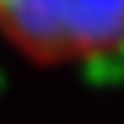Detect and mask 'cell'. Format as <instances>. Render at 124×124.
Instances as JSON below:
<instances>
[{
	"label": "cell",
	"mask_w": 124,
	"mask_h": 124,
	"mask_svg": "<svg viewBox=\"0 0 124 124\" xmlns=\"http://www.w3.org/2000/svg\"><path fill=\"white\" fill-rule=\"evenodd\" d=\"M0 38L41 68L109 60L124 49V0H0Z\"/></svg>",
	"instance_id": "cell-1"
}]
</instances>
